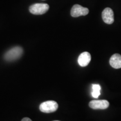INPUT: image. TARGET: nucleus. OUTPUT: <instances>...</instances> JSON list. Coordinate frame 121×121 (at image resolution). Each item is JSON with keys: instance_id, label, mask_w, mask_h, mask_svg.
Here are the masks:
<instances>
[{"instance_id": "f257e3e1", "label": "nucleus", "mask_w": 121, "mask_h": 121, "mask_svg": "<svg viewBox=\"0 0 121 121\" xmlns=\"http://www.w3.org/2000/svg\"><path fill=\"white\" fill-rule=\"evenodd\" d=\"M23 49L20 47H15L4 54V58L7 61L11 62L19 59L22 56Z\"/></svg>"}, {"instance_id": "f03ea898", "label": "nucleus", "mask_w": 121, "mask_h": 121, "mask_svg": "<svg viewBox=\"0 0 121 121\" xmlns=\"http://www.w3.org/2000/svg\"><path fill=\"white\" fill-rule=\"evenodd\" d=\"M58 107L57 102L53 100H49L42 103L39 106V109L43 113H49L56 111Z\"/></svg>"}, {"instance_id": "7ed1b4c3", "label": "nucleus", "mask_w": 121, "mask_h": 121, "mask_svg": "<svg viewBox=\"0 0 121 121\" xmlns=\"http://www.w3.org/2000/svg\"><path fill=\"white\" fill-rule=\"evenodd\" d=\"M49 6L46 4H35L29 7V11L34 15H42L49 10Z\"/></svg>"}, {"instance_id": "20e7f679", "label": "nucleus", "mask_w": 121, "mask_h": 121, "mask_svg": "<svg viewBox=\"0 0 121 121\" xmlns=\"http://www.w3.org/2000/svg\"><path fill=\"white\" fill-rule=\"evenodd\" d=\"M89 9L81 6L80 4H75L71 10V15L72 17H77L80 16H85L88 14Z\"/></svg>"}, {"instance_id": "39448f33", "label": "nucleus", "mask_w": 121, "mask_h": 121, "mask_svg": "<svg viewBox=\"0 0 121 121\" xmlns=\"http://www.w3.org/2000/svg\"><path fill=\"white\" fill-rule=\"evenodd\" d=\"M89 105L93 109H105L108 108L109 103L106 100H95L91 101Z\"/></svg>"}, {"instance_id": "423d86ee", "label": "nucleus", "mask_w": 121, "mask_h": 121, "mask_svg": "<svg viewBox=\"0 0 121 121\" xmlns=\"http://www.w3.org/2000/svg\"><path fill=\"white\" fill-rule=\"evenodd\" d=\"M102 18L104 22L107 24H112L114 22V13L110 8H105L102 12Z\"/></svg>"}, {"instance_id": "0eeeda50", "label": "nucleus", "mask_w": 121, "mask_h": 121, "mask_svg": "<svg viewBox=\"0 0 121 121\" xmlns=\"http://www.w3.org/2000/svg\"><path fill=\"white\" fill-rule=\"evenodd\" d=\"M91 60V55L89 52H83L79 56L78 58V63L81 67L87 66Z\"/></svg>"}, {"instance_id": "6e6552de", "label": "nucleus", "mask_w": 121, "mask_h": 121, "mask_svg": "<svg viewBox=\"0 0 121 121\" xmlns=\"http://www.w3.org/2000/svg\"><path fill=\"white\" fill-rule=\"evenodd\" d=\"M109 63L114 69H118L121 68V56L119 54H114L110 57Z\"/></svg>"}, {"instance_id": "1a4fd4ad", "label": "nucleus", "mask_w": 121, "mask_h": 121, "mask_svg": "<svg viewBox=\"0 0 121 121\" xmlns=\"http://www.w3.org/2000/svg\"><path fill=\"white\" fill-rule=\"evenodd\" d=\"M92 96L94 98H98L100 95V91L98 90H93L91 93Z\"/></svg>"}, {"instance_id": "9d476101", "label": "nucleus", "mask_w": 121, "mask_h": 121, "mask_svg": "<svg viewBox=\"0 0 121 121\" xmlns=\"http://www.w3.org/2000/svg\"><path fill=\"white\" fill-rule=\"evenodd\" d=\"M92 89H93V90L100 91L101 87L99 85L94 84V85H93V86H92Z\"/></svg>"}, {"instance_id": "9b49d317", "label": "nucleus", "mask_w": 121, "mask_h": 121, "mask_svg": "<svg viewBox=\"0 0 121 121\" xmlns=\"http://www.w3.org/2000/svg\"><path fill=\"white\" fill-rule=\"evenodd\" d=\"M22 121H31L29 118L25 117V118H24L22 120Z\"/></svg>"}, {"instance_id": "f8f14e48", "label": "nucleus", "mask_w": 121, "mask_h": 121, "mask_svg": "<svg viewBox=\"0 0 121 121\" xmlns=\"http://www.w3.org/2000/svg\"></svg>"}]
</instances>
